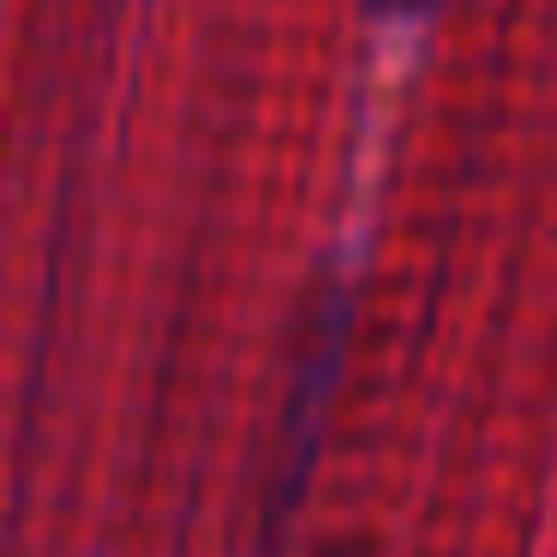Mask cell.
Returning a JSON list of instances; mask_svg holds the SVG:
<instances>
[{
  "label": "cell",
  "mask_w": 557,
  "mask_h": 557,
  "mask_svg": "<svg viewBox=\"0 0 557 557\" xmlns=\"http://www.w3.org/2000/svg\"><path fill=\"white\" fill-rule=\"evenodd\" d=\"M342 348H348V306H342V294H324L300 324L294 372H288V389H282V408H276V437H270V461H264V509H258L264 533H276L306 492V468L318 456L324 408L336 396Z\"/></svg>",
  "instance_id": "1"
},
{
  "label": "cell",
  "mask_w": 557,
  "mask_h": 557,
  "mask_svg": "<svg viewBox=\"0 0 557 557\" xmlns=\"http://www.w3.org/2000/svg\"><path fill=\"white\" fill-rule=\"evenodd\" d=\"M437 0H372V13H384V18H420V13H432Z\"/></svg>",
  "instance_id": "2"
},
{
  "label": "cell",
  "mask_w": 557,
  "mask_h": 557,
  "mask_svg": "<svg viewBox=\"0 0 557 557\" xmlns=\"http://www.w3.org/2000/svg\"><path fill=\"white\" fill-rule=\"evenodd\" d=\"M330 557H348V552H330Z\"/></svg>",
  "instance_id": "3"
}]
</instances>
